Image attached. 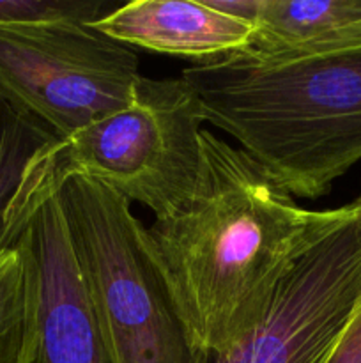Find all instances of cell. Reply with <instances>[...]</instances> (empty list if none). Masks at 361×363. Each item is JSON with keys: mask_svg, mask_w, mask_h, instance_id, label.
Returning a JSON list of instances; mask_svg holds the SVG:
<instances>
[{"mask_svg": "<svg viewBox=\"0 0 361 363\" xmlns=\"http://www.w3.org/2000/svg\"><path fill=\"white\" fill-rule=\"evenodd\" d=\"M340 211L301 208L246 151L204 128L191 195L142 230L195 353H219L250 333Z\"/></svg>", "mask_w": 361, "mask_h": 363, "instance_id": "obj_1", "label": "cell"}, {"mask_svg": "<svg viewBox=\"0 0 361 363\" xmlns=\"http://www.w3.org/2000/svg\"><path fill=\"white\" fill-rule=\"evenodd\" d=\"M205 123L294 199L315 201L361 162V30L319 48L229 53L180 74Z\"/></svg>", "mask_w": 361, "mask_h": 363, "instance_id": "obj_2", "label": "cell"}, {"mask_svg": "<svg viewBox=\"0 0 361 363\" xmlns=\"http://www.w3.org/2000/svg\"><path fill=\"white\" fill-rule=\"evenodd\" d=\"M204 124L197 94L183 78L142 77L130 105L35 152L9 211L34 208L67 181L85 177L163 218L193 191Z\"/></svg>", "mask_w": 361, "mask_h": 363, "instance_id": "obj_3", "label": "cell"}, {"mask_svg": "<svg viewBox=\"0 0 361 363\" xmlns=\"http://www.w3.org/2000/svg\"><path fill=\"white\" fill-rule=\"evenodd\" d=\"M110 363H198L131 204L98 181L57 191Z\"/></svg>", "mask_w": 361, "mask_h": 363, "instance_id": "obj_4", "label": "cell"}, {"mask_svg": "<svg viewBox=\"0 0 361 363\" xmlns=\"http://www.w3.org/2000/svg\"><path fill=\"white\" fill-rule=\"evenodd\" d=\"M140 59L87 21L0 25V94L57 137L131 103Z\"/></svg>", "mask_w": 361, "mask_h": 363, "instance_id": "obj_5", "label": "cell"}, {"mask_svg": "<svg viewBox=\"0 0 361 363\" xmlns=\"http://www.w3.org/2000/svg\"><path fill=\"white\" fill-rule=\"evenodd\" d=\"M361 307V195L276 287L260 321L198 363H324Z\"/></svg>", "mask_w": 361, "mask_h": 363, "instance_id": "obj_6", "label": "cell"}, {"mask_svg": "<svg viewBox=\"0 0 361 363\" xmlns=\"http://www.w3.org/2000/svg\"><path fill=\"white\" fill-rule=\"evenodd\" d=\"M25 261L34 315L28 363H110L57 194L25 211H7L4 248Z\"/></svg>", "mask_w": 361, "mask_h": 363, "instance_id": "obj_7", "label": "cell"}, {"mask_svg": "<svg viewBox=\"0 0 361 363\" xmlns=\"http://www.w3.org/2000/svg\"><path fill=\"white\" fill-rule=\"evenodd\" d=\"M98 30L126 46L166 53L197 64L250 46L253 27L186 0H134L92 21Z\"/></svg>", "mask_w": 361, "mask_h": 363, "instance_id": "obj_8", "label": "cell"}, {"mask_svg": "<svg viewBox=\"0 0 361 363\" xmlns=\"http://www.w3.org/2000/svg\"><path fill=\"white\" fill-rule=\"evenodd\" d=\"M361 30V0H260L246 50L287 53L319 48Z\"/></svg>", "mask_w": 361, "mask_h": 363, "instance_id": "obj_9", "label": "cell"}, {"mask_svg": "<svg viewBox=\"0 0 361 363\" xmlns=\"http://www.w3.org/2000/svg\"><path fill=\"white\" fill-rule=\"evenodd\" d=\"M55 137L41 121L0 94V252L4 250L7 211L25 169L35 152Z\"/></svg>", "mask_w": 361, "mask_h": 363, "instance_id": "obj_10", "label": "cell"}, {"mask_svg": "<svg viewBox=\"0 0 361 363\" xmlns=\"http://www.w3.org/2000/svg\"><path fill=\"white\" fill-rule=\"evenodd\" d=\"M34 351V315L20 250L0 252V363H28Z\"/></svg>", "mask_w": 361, "mask_h": 363, "instance_id": "obj_11", "label": "cell"}, {"mask_svg": "<svg viewBox=\"0 0 361 363\" xmlns=\"http://www.w3.org/2000/svg\"><path fill=\"white\" fill-rule=\"evenodd\" d=\"M98 0H0V25L87 21L101 18Z\"/></svg>", "mask_w": 361, "mask_h": 363, "instance_id": "obj_12", "label": "cell"}, {"mask_svg": "<svg viewBox=\"0 0 361 363\" xmlns=\"http://www.w3.org/2000/svg\"><path fill=\"white\" fill-rule=\"evenodd\" d=\"M324 363H361V307Z\"/></svg>", "mask_w": 361, "mask_h": 363, "instance_id": "obj_13", "label": "cell"}, {"mask_svg": "<svg viewBox=\"0 0 361 363\" xmlns=\"http://www.w3.org/2000/svg\"><path fill=\"white\" fill-rule=\"evenodd\" d=\"M211 9L227 14L234 20L244 21L253 27L257 20L260 0H204Z\"/></svg>", "mask_w": 361, "mask_h": 363, "instance_id": "obj_14", "label": "cell"}]
</instances>
